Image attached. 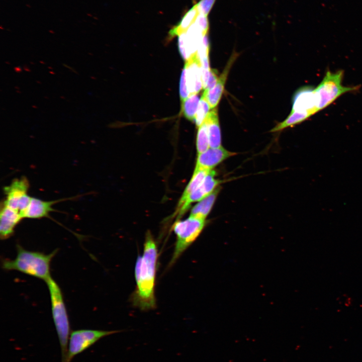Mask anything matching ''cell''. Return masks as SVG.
<instances>
[{
  "mask_svg": "<svg viewBox=\"0 0 362 362\" xmlns=\"http://www.w3.org/2000/svg\"><path fill=\"white\" fill-rule=\"evenodd\" d=\"M216 0H200L197 4L200 13L208 16Z\"/></svg>",
  "mask_w": 362,
  "mask_h": 362,
  "instance_id": "cell-25",
  "label": "cell"
},
{
  "mask_svg": "<svg viewBox=\"0 0 362 362\" xmlns=\"http://www.w3.org/2000/svg\"><path fill=\"white\" fill-rule=\"evenodd\" d=\"M46 283L49 292L52 318L61 348V362H63L66 357L70 334L68 316L59 285L52 277Z\"/></svg>",
  "mask_w": 362,
  "mask_h": 362,
  "instance_id": "cell-3",
  "label": "cell"
},
{
  "mask_svg": "<svg viewBox=\"0 0 362 362\" xmlns=\"http://www.w3.org/2000/svg\"><path fill=\"white\" fill-rule=\"evenodd\" d=\"M15 259H3L2 267L5 270H17L46 282L50 278V263L57 254L55 249L49 254L27 250L17 244Z\"/></svg>",
  "mask_w": 362,
  "mask_h": 362,
  "instance_id": "cell-2",
  "label": "cell"
},
{
  "mask_svg": "<svg viewBox=\"0 0 362 362\" xmlns=\"http://www.w3.org/2000/svg\"><path fill=\"white\" fill-rule=\"evenodd\" d=\"M122 330L79 329L70 333L67 353L63 362H71L73 357L85 350L102 338L119 332Z\"/></svg>",
  "mask_w": 362,
  "mask_h": 362,
  "instance_id": "cell-6",
  "label": "cell"
},
{
  "mask_svg": "<svg viewBox=\"0 0 362 362\" xmlns=\"http://www.w3.org/2000/svg\"><path fill=\"white\" fill-rule=\"evenodd\" d=\"M75 197L64 198L53 201H43L32 197L30 203L23 214V218L40 219L49 217L51 212L56 211L53 205L60 202L72 200Z\"/></svg>",
  "mask_w": 362,
  "mask_h": 362,
  "instance_id": "cell-13",
  "label": "cell"
},
{
  "mask_svg": "<svg viewBox=\"0 0 362 362\" xmlns=\"http://www.w3.org/2000/svg\"><path fill=\"white\" fill-rule=\"evenodd\" d=\"M235 154L236 153L230 151L222 146L210 147L204 152L198 154L195 168L212 170L224 160Z\"/></svg>",
  "mask_w": 362,
  "mask_h": 362,
  "instance_id": "cell-10",
  "label": "cell"
},
{
  "mask_svg": "<svg viewBox=\"0 0 362 362\" xmlns=\"http://www.w3.org/2000/svg\"><path fill=\"white\" fill-rule=\"evenodd\" d=\"M210 109V105L206 99L202 97L199 102L195 119L197 126L199 127L204 122Z\"/></svg>",
  "mask_w": 362,
  "mask_h": 362,
  "instance_id": "cell-22",
  "label": "cell"
},
{
  "mask_svg": "<svg viewBox=\"0 0 362 362\" xmlns=\"http://www.w3.org/2000/svg\"><path fill=\"white\" fill-rule=\"evenodd\" d=\"M199 13L196 4L185 14L179 23L169 31V37L173 38L185 33L195 23Z\"/></svg>",
  "mask_w": 362,
  "mask_h": 362,
  "instance_id": "cell-17",
  "label": "cell"
},
{
  "mask_svg": "<svg viewBox=\"0 0 362 362\" xmlns=\"http://www.w3.org/2000/svg\"><path fill=\"white\" fill-rule=\"evenodd\" d=\"M218 71L215 69H211L208 80L204 90H209L212 89L217 82Z\"/></svg>",
  "mask_w": 362,
  "mask_h": 362,
  "instance_id": "cell-27",
  "label": "cell"
},
{
  "mask_svg": "<svg viewBox=\"0 0 362 362\" xmlns=\"http://www.w3.org/2000/svg\"><path fill=\"white\" fill-rule=\"evenodd\" d=\"M205 121L208 125L210 147L222 146L221 130L216 108L209 112Z\"/></svg>",
  "mask_w": 362,
  "mask_h": 362,
  "instance_id": "cell-15",
  "label": "cell"
},
{
  "mask_svg": "<svg viewBox=\"0 0 362 362\" xmlns=\"http://www.w3.org/2000/svg\"><path fill=\"white\" fill-rule=\"evenodd\" d=\"M22 219L18 211L1 203L0 211L1 239L5 240L11 237L14 233L16 226Z\"/></svg>",
  "mask_w": 362,
  "mask_h": 362,
  "instance_id": "cell-14",
  "label": "cell"
},
{
  "mask_svg": "<svg viewBox=\"0 0 362 362\" xmlns=\"http://www.w3.org/2000/svg\"><path fill=\"white\" fill-rule=\"evenodd\" d=\"M195 23L202 31L203 36L208 34L209 29V23L208 16L199 13Z\"/></svg>",
  "mask_w": 362,
  "mask_h": 362,
  "instance_id": "cell-24",
  "label": "cell"
},
{
  "mask_svg": "<svg viewBox=\"0 0 362 362\" xmlns=\"http://www.w3.org/2000/svg\"><path fill=\"white\" fill-rule=\"evenodd\" d=\"M185 67L189 94H197L203 87L202 63L197 52L186 61Z\"/></svg>",
  "mask_w": 362,
  "mask_h": 362,
  "instance_id": "cell-9",
  "label": "cell"
},
{
  "mask_svg": "<svg viewBox=\"0 0 362 362\" xmlns=\"http://www.w3.org/2000/svg\"><path fill=\"white\" fill-rule=\"evenodd\" d=\"M237 56L236 53H233L232 54L222 74L218 78L215 85L209 90H205L203 94L202 97L206 99L211 109L215 108L221 100L230 69L236 59Z\"/></svg>",
  "mask_w": 362,
  "mask_h": 362,
  "instance_id": "cell-12",
  "label": "cell"
},
{
  "mask_svg": "<svg viewBox=\"0 0 362 362\" xmlns=\"http://www.w3.org/2000/svg\"><path fill=\"white\" fill-rule=\"evenodd\" d=\"M199 102L197 94L190 95L189 98L182 101V112L189 120L195 121Z\"/></svg>",
  "mask_w": 362,
  "mask_h": 362,
  "instance_id": "cell-20",
  "label": "cell"
},
{
  "mask_svg": "<svg viewBox=\"0 0 362 362\" xmlns=\"http://www.w3.org/2000/svg\"><path fill=\"white\" fill-rule=\"evenodd\" d=\"M196 145L198 154L210 148L208 125L205 121L199 127Z\"/></svg>",
  "mask_w": 362,
  "mask_h": 362,
  "instance_id": "cell-21",
  "label": "cell"
},
{
  "mask_svg": "<svg viewBox=\"0 0 362 362\" xmlns=\"http://www.w3.org/2000/svg\"><path fill=\"white\" fill-rule=\"evenodd\" d=\"M179 95L182 101L187 99L188 98L189 95H190L188 92L187 84L186 71L185 67L182 70L180 76L179 82Z\"/></svg>",
  "mask_w": 362,
  "mask_h": 362,
  "instance_id": "cell-23",
  "label": "cell"
},
{
  "mask_svg": "<svg viewBox=\"0 0 362 362\" xmlns=\"http://www.w3.org/2000/svg\"><path fill=\"white\" fill-rule=\"evenodd\" d=\"M15 70L16 72H18L19 71L18 70H19V72L22 71L21 68H20V67H15Z\"/></svg>",
  "mask_w": 362,
  "mask_h": 362,
  "instance_id": "cell-29",
  "label": "cell"
},
{
  "mask_svg": "<svg viewBox=\"0 0 362 362\" xmlns=\"http://www.w3.org/2000/svg\"><path fill=\"white\" fill-rule=\"evenodd\" d=\"M178 46L180 54L182 58L186 61H187L191 55H190L185 40V33H182L178 36Z\"/></svg>",
  "mask_w": 362,
  "mask_h": 362,
  "instance_id": "cell-26",
  "label": "cell"
},
{
  "mask_svg": "<svg viewBox=\"0 0 362 362\" xmlns=\"http://www.w3.org/2000/svg\"><path fill=\"white\" fill-rule=\"evenodd\" d=\"M210 170L195 168L191 179L181 196L177 208L181 206L187 197L202 184Z\"/></svg>",
  "mask_w": 362,
  "mask_h": 362,
  "instance_id": "cell-18",
  "label": "cell"
},
{
  "mask_svg": "<svg viewBox=\"0 0 362 362\" xmlns=\"http://www.w3.org/2000/svg\"><path fill=\"white\" fill-rule=\"evenodd\" d=\"M344 72L339 70L335 72L327 70L315 92L318 112L323 110L342 95L357 90L358 86H347L342 84Z\"/></svg>",
  "mask_w": 362,
  "mask_h": 362,
  "instance_id": "cell-4",
  "label": "cell"
},
{
  "mask_svg": "<svg viewBox=\"0 0 362 362\" xmlns=\"http://www.w3.org/2000/svg\"><path fill=\"white\" fill-rule=\"evenodd\" d=\"M29 188V182L26 177L15 178L9 185L4 187L6 198L2 203L19 212L20 202L24 197L28 195Z\"/></svg>",
  "mask_w": 362,
  "mask_h": 362,
  "instance_id": "cell-8",
  "label": "cell"
},
{
  "mask_svg": "<svg viewBox=\"0 0 362 362\" xmlns=\"http://www.w3.org/2000/svg\"><path fill=\"white\" fill-rule=\"evenodd\" d=\"M220 188H216L210 195L199 201L191 211L190 216L206 219L215 202Z\"/></svg>",
  "mask_w": 362,
  "mask_h": 362,
  "instance_id": "cell-16",
  "label": "cell"
},
{
  "mask_svg": "<svg viewBox=\"0 0 362 362\" xmlns=\"http://www.w3.org/2000/svg\"><path fill=\"white\" fill-rule=\"evenodd\" d=\"M215 175V171L211 170L202 184L187 197L181 206L176 208L174 216H181L193 203L201 201L217 188L221 181L216 178Z\"/></svg>",
  "mask_w": 362,
  "mask_h": 362,
  "instance_id": "cell-7",
  "label": "cell"
},
{
  "mask_svg": "<svg viewBox=\"0 0 362 362\" xmlns=\"http://www.w3.org/2000/svg\"><path fill=\"white\" fill-rule=\"evenodd\" d=\"M312 115L309 113L292 111L286 120L277 124L270 130V132H278L289 127L297 125L307 120Z\"/></svg>",
  "mask_w": 362,
  "mask_h": 362,
  "instance_id": "cell-19",
  "label": "cell"
},
{
  "mask_svg": "<svg viewBox=\"0 0 362 362\" xmlns=\"http://www.w3.org/2000/svg\"><path fill=\"white\" fill-rule=\"evenodd\" d=\"M63 65H64V66L68 68H69L70 70H71L72 72L77 73V72H76V71H75L73 68L70 67L69 66H68V65H66L65 64H63Z\"/></svg>",
  "mask_w": 362,
  "mask_h": 362,
  "instance_id": "cell-28",
  "label": "cell"
},
{
  "mask_svg": "<svg viewBox=\"0 0 362 362\" xmlns=\"http://www.w3.org/2000/svg\"><path fill=\"white\" fill-rule=\"evenodd\" d=\"M206 225V220L190 216L177 221L172 226L176 240L169 266L173 265L183 253L196 240Z\"/></svg>",
  "mask_w": 362,
  "mask_h": 362,
  "instance_id": "cell-5",
  "label": "cell"
},
{
  "mask_svg": "<svg viewBox=\"0 0 362 362\" xmlns=\"http://www.w3.org/2000/svg\"><path fill=\"white\" fill-rule=\"evenodd\" d=\"M158 250L150 231L146 233L142 256L135 266V290L132 296L133 305L147 311L156 308L154 288L157 271Z\"/></svg>",
  "mask_w": 362,
  "mask_h": 362,
  "instance_id": "cell-1",
  "label": "cell"
},
{
  "mask_svg": "<svg viewBox=\"0 0 362 362\" xmlns=\"http://www.w3.org/2000/svg\"><path fill=\"white\" fill-rule=\"evenodd\" d=\"M292 111L307 113L312 116L318 112L315 87L306 86L298 90L294 97Z\"/></svg>",
  "mask_w": 362,
  "mask_h": 362,
  "instance_id": "cell-11",
  "label": "cell"
}]
</instances>
